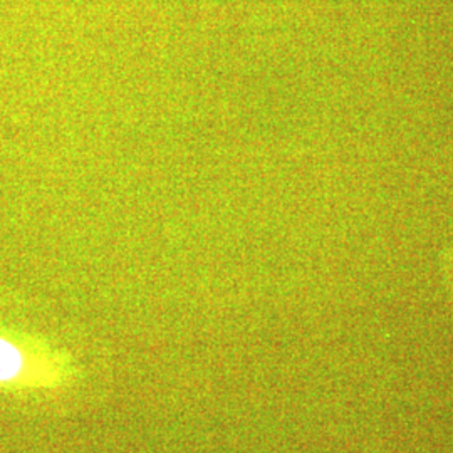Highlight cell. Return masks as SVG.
Wrapping results in <instances>:
<instances>
[{
  "label": "cell",
  "instance_id": "6da1fadb",
  "mask_svg": "<svg viewBox=\"0 0 453 453\" xmlns=\"http://www.w3.org/2000/svg\"><path fill=\"white\" fill-rule=\"evenodd\" d=\"M22 366V357L16 348L7 342L0 340V381H7L17 376Z\"/></svg>",
  "mask_w": 453,
  "mask_h": 453
}]
</instances>
